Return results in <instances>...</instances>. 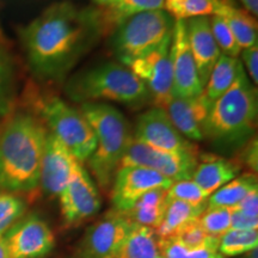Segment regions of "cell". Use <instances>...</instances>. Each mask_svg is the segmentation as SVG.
<instances>
[{
	"label": "cell",
	"instance_id": "cell-45",
	"mask_svg": "<svg viewBox=\"0 0 258 258\" xmlns=\"http://www.w3.org/2000/svg\"><path fill=\"white\" fill-rule=\"evenodd\" d=\"M0 41H2V35H0Z\"/></svg>",
	"mask_w": 258,
	"mask_h": 258
},
{
	"label": "cell",
	"instance_id": "cell-34",
	"mask_svg": "<svg viewBox=\"0 0 258 258\" xmlns=\"http://www.w3.org/2000/svg\"><path fill=\"white\" fill-rule=\"evenodd\" d=\"M175 237H177L179 239L180 243H183L186 247L189 249H195V247L201 246V245H205L211 241L213 238L217 237H212L203 231V228L200 225L199 219L196 221H192L191 224L186 225L184 228H182L178 233H177Z\"/></svg>",
	"mask_w": 258,
	"mask_h": 258
},
{
	"label": "cell",
	"instance_id": "cell-44",
	"mask_svg": "<svg viewBox=\"0 0 258 258\" xmlns=\"http://www.w3.org/2000/svg\"><path fill=\"white\" fill-rule=\"evenodd\" d=\"M157 258H164V257H163V256H161V254H159V256H158Z\"/></svg>",
	"mask_w": 258,
	"mask_h": 258
},
{
	"label": "cell",
	"instance_id": "cell-23",
	"mask_svg": "<svg viewBox=\"0 0 258 258\" xmlns=\"http://www.w3.org/2000/svg\"><path fill=\"white\" fill-rule=\"evenodd\" d=\"M165 0H115L110 5L99 11L104 32L117 28L124 19L146 11L164 10Z\"/></svg>",
	"mask_w": 258,
	"mask_h": 258
},
{
	"label": "cell",
	"instance_id": "cell-26",
	"mask_svg": "<svg viewBox=\"0 0 258 258\" xmlns=\"http://www.w3.org/2000/svg\"><path fill=\"white\" fill-rule=\"evenodd\" d=\"M254 189H257L256 175L244 173L215 190L208 198L207 207L233 208Z\"/></svg>",
	"mask_w": 258,
	"mask_h": 258
},
{
	"label": "cell",
	"instance_id": "cell-22",
	"mask_svg": "<svg viewBox=\"0 0 258 258\" xmlns=\"http://www.w3.org/2000/svg\"><path fill=\"white\" fill-rule=\"evenodd\" d=\"M167 189L169 188H157L151 190L145 194L143 198L139 199L128 212L124 213H127L131 220L135 224L157 230L163 220L167 203H169Z\"/></svg>",
	"mask_w": 258,
	"mask_h": 258
},
{
	"label": "cell",
	"instance_id": "cell-11",
	"mask_svg": "<svg viewBox=\"0 0 258 258\" xmlns=\"http://www.w3.org/2000/svg\"><path fill=\"white\" fill-rule=\"evenodd\" d=\"M133 139L167 152H198L195 145L177 131L166 111L158 106L139 116Z\"/></svg>",
	"mask_w": 258,
	"mask_h": 258
},
{
	"label": "cell",
	"instance_id": "cell-3",
	"mask_svg": "<svg viewBox=\"0 0 258 258\" xmlns=\"http://www.w3.org/2000/svg\"><path fill=\"white\" fill-rule=\"evenodd\" d=\"M257 115V90L241 66L231 88L213 103L203 137L226 150L243 147L256 132Z\"/></svg>",
	"mask_w": 258,
	"mask_h": 258
},
{
	"label": "cell",
	"instance_id": "cell-1",
	"mask_svg": "<svg viewBox=\"0 0 258 258\" xmlns=\"http://www.w3.org/2000/svg\"><path fill=\"white\" fill-rule=\"evenodd\" d=\"M103 34L99 11L66 2L50 5L19 30L29 69L47 82L62 79Z\"/></svg>",
	"mask_w": 258,
	"mask_h": 258
},
{
	"label": "cell",
	"instance_id": "cell-19",
	"mask_svg": "<svg viewBox=\"0 0 258 258\" xmlns=\"http://www.w3.org/2000/svg\"><path fill=\"white\" fill-rule=\"evenodd\" d=\"M240 172V165L225 158L206 154L199 159L198 166L192 175L196 184L212 195L215 190L231 182Z\"/></svg>",
	"mask_w": 258,
	"mask_h": 258
},
{
	"label": "cell",
	"instance_id": "cell-20",
	"mask_svg": "<svg viewBox=\"0 0 258 258\" xmlns=\"http://www.w3.org/2000/svg\"><path fill=\"white\" fill-rule=\"evenodd\" d=\"M215 15L225 19L241 50L257 44V22L249 12L237 8L231 0H219Z\"/></svg>",
	"mask_w": 258,
	"mask_h": 258
},
{
	"label": "cell",
	"instance_id": "cell-28",
	"mask_svg": "<svg viewBox=\"0 0 258 258\" xmlns=\"http://www.w3.org/2000/svg\"><path fill=\"white\" fill-rule=\"evenodd\" d=\"M219 0H165L164 10L175 21L209 17L217 14Z\"/></svg>",
	"mask_w": 258,
	"mask_h": 258
},
{
	"label": "cell",
	"instance_id": "cell-24",
	"mask_svg": "<svg viewBox=\"0 0 258 258\" xmlns=\"http://www.w3.org/2000/svg\"><path fill=\"white\" fill-rule=\"evenodd\" d=\"M241 66L243 63L238 57H231L221 54L203 89V93L209 101L214 103L231 88Z\"/></svg>",
	"mask_w": 258,
	"mask_h": 258
},
{
	"label": "cell",
	"instance_id": "cell-9",
	"mask_svg": "<svg viewBox=\"0 0 258 258\" xmlns=\"http://www.w3.org/2000/svg\"><path fill=\"white\" fill-rule=\"evenodd\" d=\"M170 43L171 41L166 42L147 55L139 57L127 64L128 69L145 84L154 105L161 109H165L175 97Z\"/></svg>",
	"mask_w": 258,
	"mask_h": 258
},
{
	"label": "cell",
	"instance_id": "cell-12",
	"mask_svg": "<svg viewBox=\"0 0 258 258\" xmlns=\"http://www.w3.org/2000/svg\"><path fill=\"white\" fill-rule=\"evenodd\" d=\"M9 258H42L55 245V237L37 215L19 219L4 234Z\"/></svg>",
	"mask_w": 258,
	"mask_h": 258
},
{
	"label": "cell",
	"instance_id": "cell-40",
	"mask_svg": "<svg viewBox=\"0 0 258 258\" xmlns=\"http://www.w3.org/2000/svg\"><path fill=\"white\" fill-rule=\"evenodd\" d=\"M0 258H9L8 246H6L4 235H0Z\"/></svg>",
	"mask_w": 258,
	"mask_h": 258
},
{
	"label": "cell",
	"instance_id": "cell-27",
	"mask_svg": "<svg viewBox=\"0 0 258 258\" xmlns=\"http://www.w3.org/2000/svg\"><path fill=\"white\" fill-rule=\"evenodd\" d=\"M16 74L12 57L0 41V117H8L14 108Z\"/></svg>",
	"mask_w": 258,
	"mask_h": 258
},
{
	"label": "cell",
	"instance_id": "cell-31",
	"mask_svg": "<svg viewBox=\"0 0 258 258\" xmlns=\"http://www.w3.org/2000/svg\"><path fill=\"white\" fill-rule=\"evenodd\" d=\"M232 208L207 207L199 218V222L206 233L212 237L221 238L231 230Z\"/></svg>",
	"mask_w": 258,
	"mask_h": 258
},
{
	"label": "cell",
	"instance_id": "cell-30",
	"mask_svg": "<svg viewBox=\"0 0 258 258\" xmlns=\"http://www.w3.org/2000/svg\"><path fill=\"white\" fill-rule=\"evenodd\" d=\"M27 211V203L17 194L0 191V235L22 219Z\"/></svg>",
	"mask_w": 258,
	"mask_h": 258
},
{
	"label": "cell",
	"instance_id": "cell-17",
	"mask_svg": "<svg viewBox=\"0 0 258 258\" xmlns=\"http://www.w3.org/2000/svg\"><path fill=\"white\" fill-rule=\"evenodd\" d=\"M213 102L202 92L188 98L173 97L164 110L186 140L202 141L205 140L203 132Z\"/></svg>",
	"mask_w": 258,
	"mask_h": 258
},
{
	"label": "cell",
	"instance_id": "cell-6",
	"mask_svg": "<svg viewBox=\"0 0 258 258\" xmlns=\"http://www.w3.org/2000/svg\"><path fill=\"white\" fill-rule=\"evenodd\" d=\"M30 101L34 115L47 131L59 139L79 163L88 161L95 151L97 140L82 111L54 95H38Z\"/></svg>",
	"mask_w": 258,
	"mask_h": 258
},
{
	"label": "cell",
	"instance_id": "cell-37",
	"mask_svg": "<svg viewBox=\"0 0 258 258\" xmlns=\"http://www.w3.org/2000/svg\"><path fill=\"white\" fill-rule=\"evenodd\" d=\"M231 228H237V230H257L258 219L247 217V215L243 214V213L237 211V209L232 208Z\"/></svg>",
	"mask_w": 258,
	"mask_h": 258
},
{
	"label": "cell",
	"instance_id": "cell-29",
	"mask_svg": "<svg viewBox=\"0 0 258 258\" xmlns=\"http://www.w3.org/2000/svg\"><path fill=\"white\" fill-rule=\"evenodd\" d=\"M258 231L257 230H237L231 228L221 235L219 250L222 256L232 257L249 252L257 249Z\"/></svg>",
	"mask_w": 258,
	"mask_h": 258
},
{
	"label": "cell",
	"instance_id": "cell-5",
	"mask_svg": "<svg viewBox=\"0 0 258 258\" xmlns=\"http://www.w3.org/2000/svg\"><path fill=\"white\" fill-rule=\"evenodd\" d=\"M67 97L78 103L112 101L140 105L150 98L145 84L123 63L105 62L74 74L64 86Z\"/></svg>",
	"mask_w": 258,
	"mask_h": 258
},
{
	"label": "cell",
	"instance_id": "cell-16",
	"mask_svg": "<svg viewBox=\"0 0 258 258\" xmlns=\"http://www.w3.org/2000/svg\"><path fill=\"white\" fill-rule=\"evenodd\" d=\"M83 165L59 139L48 132L41 161L40 184L49 195L59 196Z\"/></svg>",
	"mask_w": 258,
	"mask_h": 258
},
{
	"label": "cell",
	"instance_id": "cell-35",
	"mask_svg": "<svg viewBox=\"0 0 258 258\" xmlns=\"http://www.w3.org/2000/svg\"><path fill=\"white\" fill-rule=\"evenodd\" d=\"M240 54L243 63L246 67L247 73H249V79L256 86L258 84V46L254 44L252 47L243 49Z\"/></svg>",
	"mask_w": 258,
	"mask_h": 258
},
{
	"label": "cell",
	"instance_id": "cell-33",
	"mask_svg": "<svg viewBox=\"0 0 258 258\" xmlns=\"http://www.w3.org/2000/svg\"><path fill=\"white\" fill-rule=\"evenodd\" d=\"M209 196L211 195L196 184L192 179L177 180L167 189L169 200H178V201H184L192 205L207 203Z\"/></svg>",
	"mask_w": 258,
	"mask_h": 258
},
{
	"label": "cell",
	"instance_id": "cell-38",
	"mask_svg": "<svg viewBox=\"0 0 258 258\" xmlns=\"http://www.w3.org/2000/svg\"><path fill=\"white\" fill-rule=\"evenodd\" d=\"M257 140L251 139L244 147L243 160L246 165H249L254 171H257Z\"/></svg>",
	"mask_w": 258,
	"mask_h": 258
},
{
	"label": "cell",
	"instance_id": "cell-41",
	"mask_svg": "<svg viewBox=\"0 0 258 258\" xmlns=\"http://www.w3.org/2000/svg\"><path fill=\"white\" fill-rule=\"evenodd\" d=\"M93 2H95L97 5L102 6V8H105V6L112 4V3H114L115 0H93Z\"/></svg>",
	"mask_w": 258,
	"mask_h": 258
},
{
	"label": "cell",
	"instance_id": "cell-7",
	"mask_svg": "<svg viewBox=\"0 0 258 258\" xmlns=\"http://www.w3.org/2000/svg\"><path fill=\"white\" fill-rule=\"evenodd\" d=\"M175 19L165 10L146 11L124 19L115 29L111 47L115 56L127 66L132 61L171 41Z\"/></svg>",
	"mask_w": 258,
	"mask_h": 258
},
{
	"label": "cell",
	"instance_id": "cell-10",
	"mask_svg": "<svg viewBox=\"0 0 258 258\" xmlns=\"http://www.w3.org/2000/svg\"><path fill=\"white\" fill-rule=\"evenodd\" d=\"M134 222L127 213L112 208L91 226L83 243L85 258H117Z\"/></svg>",
	"mask_w": 258,
	"mask_h": 258
},
{
	"label": "cell",
	"instance_id": "cell-4",
	"mask_svg": "<svg viewBox=\"0 0 258 258\" xmlns=\"http://www.w3.org/2000/svg\"><path fill=\"white\" fill-rule=\"evenodd\" d=\"M91 125L97 145L88 164L103 190H108L132 140L124 115L105 103H83L79 109Z\"/></svg>",
	"mask_w": 258,
	"mask_h": 258
},
{
	"label": "cell",
	"instance_id": "cell-25",
	"mask_svg": "<svg viewBox=\"0 0 258 258\" xmlns=\"http://www.w3.org/2000/svg\"><path fill=\"white\" fill-rule=\"evenodd\" d=\"M159 254L158 237L153 228L134 222L117 258H157Z\"/></svg>",
	"mask_w": 258,
	"mask_h": 258
},
{
	"label": "cell",
	"instance_id": "cell-18",
	"mask_svg": "<svg viewBox=\"0 0 258 258\" xmlns=\"http://www.w3.org/2000/svg\"><path fill=\"white\" fill-rule=\"evenodd\" d=\"M184 22L190 50L205 88L209 74L221 56V51L213 36L209 17L190 18Z\"/></svg>",
	"mask_w": 258,
	"mask_h": 258
},
{
	"label": "cell",
	"instance_id": "cell-36",
	"mask_svg": "<svg viewBox=\"0 0 258 258\" xmlns=\"http://www.w3.org/2000/svg\"><path fill=\"white\" fill-rule=\"evenodd\" d=\"M233 208L247 217L258 219V189H254L247 194Z\"/></svg>",
	"mask_w": 258,
	"mask_h": 258
},
{
	"label": "cell",
	"instance_id": "cell-15",
	"mask_svg": "<svg viewBox=\"0 0 258 258\" xmlns=\"http://www.w3.org/2000/svg\"><path fill=\"white\" fill-rule=\"evenodd\" d=\"M59 200L64 221L71 226L93 217L101 208L98 190L83 165L60 192Z\"/></svg>",
	"mask_w": 258,
	"mask_h": 258
},
{
	"label": "cell",
	"instance_id": "cell-43",
	"mask_svg": "<svg viewBox=\"0 0 258 258\" xmlns=\"http://www.w3.org/2000/svg\"><path fill=\"white\" fill-rule=\"evenodd\" d=\"M212 258H225V256H222V254H221L220 252H217Z\"/></svg>",
	"mask_w": 258,
	"mask_h": 258
},
{
	"label": "cell",
	"instance_id": "cell-8",
	"mask_svg": "<svg viewBox=\"0 0 258 258\" xmlns=\"http://www.w3.org/2000/svg\"><path fill=\"white\" fill-rule=\"evenodd\" d=\"M198 163V152H167L132 138L120 166H144L177 182L191 179Z\"/></svg>",
	"mask_w": 258,
	"mask_h": 258
},
{
	"label": "cell",
	"instance_id": "cell-14",
	"mask_svg": "<svg viewBox=\"0 0 258 258\" xmlns=\"http://www.w3.org/2000/svg\"><path fill=\"white\" fill-rule=\"evenodd\" d=\"M170 59L175 97L188 98L203 92L199 71L190 50L184 21H175L170 43Z\"/></svg>",
	"mask_w": 258,
	"mask_h": 258
},
{
	"label": "cell",
	"instance_id": "cell-39",
	"mask_svg": "<svg viewBox=\"0 0 258 258\" xmlns=\"http://www.w3.org/2000/svg\"><path fill=\"white\" fill-rule=\"evenodd\" d=\"M240 2L245 8V11L256 18L258 15V0H240Z\"/></svg>",
	"mask_w": 258,
	"mask_h": 258
},
{
	"label": "cell",
	"instance_id": "cell-32",
	"mask_svg": "<svg viewBox=\"0 0 258 258\" xmlns=\"http://www.w3.org/2000/svg\"><path fill=\"white\" fill-rule=\"evenodd\" d=\"M209 23H211L213 36L221 54L231 57L239 56L241 49L225 19L218 15H213L209 17Z\"/></svg>",
	"mask_w": 258,
	"mask_h": 258
},
{
	"label": "cell",
	"instance_id": "cell-2",
	"mask_svg": "<svg viewBox=\"0 0 258 258\" xmlns=\"http://www.w3.org/2000/svg\"><path fill=\"white\" fill-rule=\"evenodd\" d=\"M47 128L30 112L10 116L0 129V191L30 192L40 185Z\"/></svg>",
	"mask_w": 258,
	"mask_h": 258
},
{
	"label": "cell",
	"instance_id": "cell-42",
	"mask_svg": "<svg viewBox=\"0 0 258 258\" xmlns=\"http://www.w3.org/2000/svg\"><path fill=\"white\" fill-rule=\"evenodd\" d=\"M246 253H249V258H257V249L251 250V251H249V252H246Z\"/></svg>",
	"mask_w": 258,
	"mask_h": 258
},
{
	"label": "cell",
	"instance_id": "cell-21",
	"mask_svg": "<svg viewBox=\"0 0 258 258\" xmlns=\"http://www.w3.org/2000/svg\"><path fill=\"white\" fill-rule=\"evenodd\" d=\"M206 208L207 203L192 205L178 200H169L163 220L157 230H154L158 239L175 237L186 225L198 220Z\"/></svg>",
	"mask_w": 258,
	"mask_h": 258
},
{
	"label": "cell",
	"instance_id": "cell-13",
	"mask_svg": "<svg viewBox=\"0 0 258 258\" xmlns=\"http://www.w3.org/2000/svg\"><path fill=\"white\" fill-rule=\"evenodd\" d=\"M172 180L144 166H120L114 177L111 200L114 208L128 212L145 194L157 188H170Z\"/></svg>",
	"mask_w": 258,
	"mask_h": 258
}]
</instances>
